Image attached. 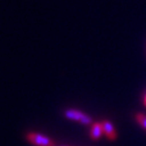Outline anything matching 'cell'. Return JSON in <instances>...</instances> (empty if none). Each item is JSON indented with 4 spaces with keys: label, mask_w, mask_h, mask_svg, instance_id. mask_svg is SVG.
<instances>
[{
    "label": "cell",
    "mask_w": 146,
    "mask_h": 146,
    "mask_svg": "<svg viewBox=\"0 0 146 146\" xmlns=\"http://www.w3.org/2000/svg\"><path fill=\"white\" fill-rule=\"evenodd\" d=\"M65 117L69 120H74L79 123L83 124V125H90L92 123V119L86 115L85 113L78 111V110L74 109H69L65 112Z\"/></svg>",
    "instance_id": "6da1fadb"
},
{
    "label": "cell",
    "mask_w": 146,
    "mask_h": 146,
    "mask_svg": "<svg viewBox=\"0 0 146 146\" xmlns=\"http://www.w3.org/2000/svg\"><path fill=\"white\" fill-rule=\"evenodd\" d=\"M27 140L31 143L35 144L38 146H54L55 143L51 138L47 136H44L42 134H38V133H29L27 136Z\"/></svg>",
    "instance_id": "7a4b0ae2"
},
{
    "label": "cell",
    "mask_w": 146,
    "mask_h": 146,
    "mask_svg": "<svg viewBox=\"0 0 146 146\" xmlns=\"http://www.w3.org/2000/svg\"><path fill=\"white\" fill-rule=\"evenodd\" d=\"M102 125H103V130L104 134L108 137V139L111 140V141H114L117 139V132L116 129H115V126L113 125V123L109 120H104L102 122Z\"/></svg>",
    "instance_id": "3957f363"
},
{
    "label": "cell",
    "mask_w": 146,
    "mask_h": 146,
    "mask_svg": "<svg viewBox=\"0 0 146 146\" xmlns=\"http://www.w3.org/2000/svg\"><path fill=\"white\" fill-rule=\"evenodd\" d=\"M104 134L103 130V125L102 123H94L91 125V130H90V137L92 140H98Z\"/></svg>",
    "instance_id": "277c9868"
},
{
    "label": "cell",
    "mask_w": 146,
    "mask_h": 146,
    "mask_svg": "<svg viewBox=\"0 0 146 146\" xmlns=\"http://www.w3.org/2000/svg\"><path fill=\"white\" fill-rule=\"evenodd\" d=\"M135 118H136V121L140 124V126L146 130V115L142 114V113H138V114H136Z\"/></svg>",
    "instance_id": "5b68a950"
},
{
    "label": "cell",
    "mask_w": 146,
    "mask_h": 146,
    "mask_svg": "<svg viewBox=\"0 0 146 146\" xmlns=\"http://www.w3.org/2000/svg\"><path fill=\"white\" fill-rule=\"evenodd\" d=\"M143 102H144V105L146 106V94H145V96H144V100H143Z\"/></svg>",
    "instance_id": "8992f818"
}]
</instances>
